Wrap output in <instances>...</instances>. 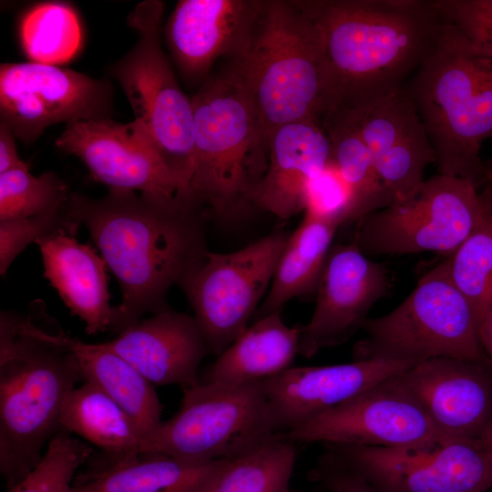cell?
Listing matches in <instances>:
<instances>
[{
  "mask_svg": "<svg viewBox=\"0 0 492 492\" xmlns=\"http://www.w3.org/2000/svg\"><path fill=\"white\" fill-rule=\"evenodd\" d=\"M25 54L31 62L60 66L71 60L82 45L75 9L63 2H44L30 8L19 29Z\"/></svg>",
  "mask_w": 492,
  "mask_h": 492,
  "instance_id": "4dcf8cb0",
  "label": "cell"
},
{
  "mask_svg": "<svg viewBox=\"0 0 492 492\" xmlns=\"http://www.w3.org/2000/svg\"><path fill=\"white\" fill-rule=\"evenodd\" d=\"M343 465L389 492H487L492 454L478 438L446 437L402 447L324 445Z\"/></svg>",
  "mask_w": 492,
  "mask_h": 492,
  "instance_id": "7c38bea8",
  "label": "cell"
},
{
  "mask_svg": "<svg viewBox=\"0 0 492 492\" xmlns=\"http://www.w3.org/2000/svg\"><path fill=\"white\" fill-rule=\"evenodd\" d=\"M331 160V144L321 122L285 124L270 135L267 170L254 195V207L281 220L304 210L307 187Z\"/></svg>",
  "mask_w": 492,
  "mask_h": 492,
  "instance_id": "7402d4cb",
  "label": "cell"
},
{
  "mask_svg": "<svg viewBox=\"0 0 492 492\" xmlns=\"http://www.w3.org/2000/svg\"><path fill=\"white\" fill-rule=\"evenodd\" d=\"M303 212L306 217L338 228L355 220L352 190L332 159L311 179L305 193Z\"/></svg>",
  "mask_w": 492,
  "mask_h": 492,
  "instance_id": "d590c367",
  "label": "cell"
},
{
  "mask_svg": "<svg viewBox=\"0 0 492 492\" xmlns=\"http://www.w3.org/2000/svg\"><path fill=\"white\" fill-rule=\"evenodd\" d=\"M332 116L346 118L357 125L395 202L418 191L425 181V168L436 163V158L427 131L403 89L361 113Z\"/></svg>",
  "mask_w": 492,
  "mask_h": 492,
  "instance_id": "ffe728a7",
  "label": "cell"
},
{
  "mask_svg": "<svg viewBox=\"0 0 492 492\" xmlns=\"http://www.w3.org/2000/svg\"><path fill=\"white\" fill-rule=\"evenodd\" d=\"M289 235L276 230L234 251H207L179 282L210 353L220 355L249 327Z\"/></svg>",
  "mask_w": 492,
  "mask_h": 492,
  "instance_id": "8fae6325",
  "label": "cell"
},
{
  "mask_svg": "<svg viewBox=\"0 0 492 492\" xmlns=\"http://www.w3.org/2000/svg\"><path fill=\"white\" fill-rule=\"evenodd\" d=\"M402 374V373H401ZM389 377L293 428V442L402 447L446 437L403 382Z\"/></svg>",
  "mask_w": 492,
  "mask_h": 492,
  "instance_id": "5bb4252c",
  "label": "cell"
},
{
  "mask_svg": "<svg viewBox=\"0 0 492 492\" xmlns=\"http://www.w3.org/2000/svg\"><path fill=\"white\" fill-rule=\"evenodd\" d=\"M298 492H327L325 489L324 491L323 490H316V489H312V490H304V491H298Z\"/></svg>",
  "mask_w": 492,
  "mask_h": 492,
  "instance_id": "7bdbcfd3",
  "label": "cell"
},
{
  "mask_svg": "<svg viewBox=\"0 0 492 492\" xmlns=\"http://www.w3.org/2000/svg\"><path fill=\"white\" fill-rule=\"evenodd\" d=\"M487 185L491 188L492 190V169H489V173H488V183Z\"/></svg>",
  "mask_w": 492,
  "mask_h": 492,
  "instance_id": "b9f144b4",
  "label": "cell"
},
{
  "mask_svg": "<svg viewBox=\"0 0 492 492\" xmlns=\"http://www.w3.org/2000/svg\"><path fill=\"white\" fill-rule=\"evenodd\" d=\"M301 327H291L282 312L259 318L200 376L199 382L241 385L264 382L292 368L299 354Z\"/></svg>",
  "mask_w": 492,
  "mask_h": 492,
  "instance_id": "cb8c5ba5",
  "label": "cell"
},
{
  "mask_svg": "<svg viewBox=\"0 0 492 492\" xmlns=\"http://www.w3.org/2000/svg\"><path fill=\"white\" fill-rule=\"evenodd\" d=\"M478 338L487 356L492 380V313L487 315L478 324Z\"/></svg>",
  "mask_w": 492,
  "mask_h": 492,
  "instance_id": "ab89813d",
  "label": "cell"
},
{
  "mask_svg": "<svg viewBox=\"0 0 492 492\" xmlns=\"http://www.w3.org/2000/svg\"><path fill=\"white\" fill-rule=\"evenodd\" d=\"M310 476L327 492H389L366 481L327 450L319 457Z\"/></svg>",
  "mask_w": 492,
  "mask_h": 492,
  "instance_id": "74e56055",
  "label": "cell"
},
{
  "mask_svg": "<svg viewBox=\"0 0 492 492\" xmlns=\"http://www.w3.org/2000/svg\"><path fill=\"white\" fill-rule=\"evenodd\" d=\"M387 289L385 267L370 260L355 242L332 247L315 291L313 315L301 326L299 354L311 358L349 339Z\"/></svg>",
  "mask_w": 492,
  "mask_h": 492,
  "instance_id": "2e32d148",
  "label": "cell"
},
{
  "mask_svg": "<svg viewBox=\"0 0 492 492\" xmlns=\"http://www.w3.org/2000/svg\"><path fill=\"white\" fill-rule=\"evenodd\" d=\"M56 336L75 356L82 378L116 401L135 421L144 439L159 427L162 405L159 396L153 384L130 363L103 343H87L61 329Z\"/></svg>",
  "mask_w": 492,
  "mask_h": 492,
  "instance_id": "d4e9b609",
  "label": "cell"
},
{
  "mask_svg": "<svg viewBox=\"0 0 492 492\" xmlns=\"http://www.w3.org/2000/svg\"><path fill=\"white\" fill-rule=\"evenodd\" d=\"M26 168H29V165L18 155L15 135L6 125L0 122V174Z\"/></svg>",
  "mask_w": 492,
  "mask_h": 492,
  "instance_id": "f35d334b",
  "label": "cell"
},
{
  "mask_svg": "<svg viewBox=\"0 0 492 492\" xmlns=\"http://www.w3.org/2000/svg\"><path fill=\"white\" fill-rule=\"evenodd\" d=\"M231 62L269 137L295 121L322 124L328 106L323 37L297 0H265L247 46Z\"/></svg>",
  "mask_w": 492,
  "mask_h": 492,
  "instance_id": "8992f818",
  "label": "cell"
},
{
  "mask_svg": "<svg viewBox=\"0 0 492 492\" xmlns=\"http://www.w3.org/2000/svg\"><path fill=\"white\" fill-rule=\"evenodd\" d=\"M164 3L146 0L128 16L138 39L109 71L118 80L135 119L151 135L170 170L189 190L193 168V106L161 46Z\"/></svg>",
  "mask_w": 492,
  "mask_h": 492,
  "instance_id": "ba28073f",
  "label": "cell"
},
{
  "mask_svg": "<svg viewBox=\"0 0 492 492\" xmlns=\"http://www.w3.org/2000/svg\"><path fill=\"white\" fill-rule=\"evenodd\" d=\"M414 364L371 359L333 365L292 367L262 382L273 430L285 436L302 423Z\"/></svg>",
  "mask_w": 492,
  "mask_h": 492,
  "instance_id": "e0dca14e",
  "label": "cell"
},
{
  "mask_svg": "<svg viewBox=\"0 0 492 492\" xmlns=\"http://www.w3.org/2000/svg\"><path fill=\"white\" fill-rule=\"evenodd\" d=\"M483 446L492 454V420L487 425L478 436Z\"/></svg>",
  "mask_w": 492,
  "mask_h": 492,
  "instance_id": "60d3db41",
  "label": "cell"
},
{
  "mask_svg": "<svg viewBox=\"0 0 492 492\" xmlns=\"http://www.w3.org/2000/svg\"><path fill=\"white\" fill-rule=\"evenodd\" d=\"M68 201V200H67ZM67 201L52 210L35 216L0 221V273L5 275L31 242L58 231L76 234L79 224L71 217Z\"/></svg>",
  "mask_w": 492,
  "mask_h": 492,
  "instance_id": "e575fe53",
  "label": "cell"
},
{
  "mask_svg": "<svg viewBox=\"0 0 492 492\" xmlns=\"http://www.w3.org/2000/svg\"><path fill=\"white\" fill-rule=\"evenodd\" d=\"M265 0H180L166 23L169 50L184 78L206 80L214 63L247 46Z\"/></svg>",
  "mask_w": 492,
  "mask_h": 492,
  "instance_id": "ac0fdd59",
  "label": "cell"
},
{
  "mask_svg": "<svg viewBox=\"0 0 492 492\" xmlns=\"http://www.w3.org/2000/svg\"><path fill=\"white\" fill-rule=\"evenodd\" d=\"M361 330L365 335L354 348V361L418 364L446 357L487 364L477 319L453 283L446 259L425 272L397 307L366 318Z\"/></svg>",
  "mask_w": 492,
  "mask_h": 492,
  "instance_id": "52a82bcc",
  "label": "cell"
},
{
  "mask_svg": "<svg viewBox=\"0 0 492 492\" xmlns=\"http://www.w3.org/2000/svg\"><path fill=\"white\" fill-rule=\"evenodd\" d=\"M487 200L486 187L479 192L466 179L437 173L410 199L361 219L354 242L365 255L435 251L448 257L476 228Z\"/></svg>",
  "mask_w": 492,
  "mask_h": 492,
  "instance_id": "30bf717a",
  "label": "cell"
},
{
  "mask_svg": "<svg viewBox=\"0 0 492 492\" xmlns=\"http://www.w3.org/2000/svg\"><path fill=\"white\" fill-rule=\"evenodd\" d=\"M83 379L71 351L31 317L2 313L0 473L7 489L37 465L60 429L68 394Z\"/></svg>",
  "mask_w": 492,
  "mask_h": 492,
  "instance_id": "3957f363",
  "label": "cell"
},
{
  "mask_svg": "<svg viewBox=\"0 0 492 492\" xmlns=\"http://www.w3.org/2000/svg\"><path fill=\"white\" fill-rule=\"evenodd\" d=\"M297 1L323 37V118L361 113L400 92L445 25L432 0Z\"/></svg>",
  "mask_w": 492,
  "mask_h": 492,
  "instance_id": "7a4b0ae2",
  "label": "cell"
},
{
  "mask_svg": "<svg viewBox=\"0 0 492 492\" xmlns=\"http://www.w3.org/2000/svg\"><path fill=\"white\" fill-rule=\"evenodd\" d=\"M432 4L476 56L492 63V0H432Z\"/></svg>",
  "mask_w": 492,
  "mask_h": 492,
  "instance_id": "8d00e7d4",
  "label": "cell"
},
{
  "mask_svg": "<svg viewBox=\"0 0 492 492\" xmlns=\"http://www.w3.org/2000/svg\"><path fill=\"white\" fill-rule=\"evenodd\" d=\"M338 227L304 216L289 235L257 319L282 312L293 298L315 292Z\"/></svg>",
  "mask_w": 492,
  "mask_h": 492,
  "instance_id": "83f0119b",
  "label": "cell"
},
{
  "mask_svg": "<svg viewBox=\"0 0 492 492\" xmlns=\"http://www.w3.org/2000/svg\"><path fill=\"white\" fill-rule=\"evenodd\" d=\"M295 442L276 436L220 465L194 492H291Z\"/></svg>",
  "mask_w": 492,
  "mask_h": 492,
  "instance_id": "f1b7e54d",
  "label": "cell"
},
{
  "mask_svg": "<svg viewBox=\"0 0 492 492\" xmlns=\"http://www.w3.org/2000/svg\"><path fill=\"white\" fill-rule=\"evenodd\" d=\"M403 91L427 131L438 173L485 188L489 169L480 150L492 138V63L476 56L457 29L445 23Z\"/></svg>",
  "mask_w": 492,
  "mask_h": 492,
  "instance_id": "277c9868",
  "label": "cell"
},
{
  "mask_svg": "<svg viewBox=\"0 0 492 492\" xmlns=\"http://www.w3.org/2000/svg\"><path fill=\"white\" fill-rule=\"evenodd\" d=\"M103 343L152 384H177L182 391L199 383L200 365L210 354L195 317L170 308L140 320Z\"/></svg>",
  "mask_w": 492,
  "mask_h": 492,
  "instance_id": "44dd1931",
  "label": "cell"
},
{
  "mask_svg": "<svg viewBox=\"0 0 492 492\" xmlns=\"http://www.w3.org/2000/svg\"><path fill=\"white\" fill-rule=\"evenodd\" d=\"M436 427L451 437L478 438L492 420L487 364L434 358L400 374Z\"/></svg>",
  "mask_w": 492,
  "mask_h": 492,
  "instance_id": "d6986e66",
  "label": "cell"
},
{
  "mask_svg": "<svg viewBox=\"0 0 492 492\" xmlns=\"http://www.w3.org/2000/svg\"><path fill=\"white\" fill-rule=\"evenodd\" d=\"M224 459L191 462L159 454L105 463L69 492H194Z\"/></svg>",
  "mask_w": 492,
  "mask_h": 492,
  "instance_id": "484cf974",
  "label": "cell"
},
{
  "mask_svg": "<svg viewBox=\"0 0 492 492\" xmlns=\"http://www.w3.org/2000/svg\"><path fill=\"white\" fill-rule=\"evenodd\" d=\"M193 168L189 193L206 215L231 223L255 209L268 167L269 140L248 94L226 69L191 97Z\"/></svg>",
  "mask_w": 492,
  "mask_h": 492,
  "instance_id": "5b68a950",
  "label": "cell"
},
{
  "mask_svg": "<svg viewBox=\"0 0 492 492\" xmlns=\"http://www.w3.org/2000/svg\"><path fill=\"white\" fill-rule=\"evenodd\" d=\"M91 454L88 444L59 431L37 465L8 492H69L77 468Z\"/></svg>",
  "mask_w": 492,
  "mask_h": 492,
  "instance_id": "836d02e7",
  "label": "cell"
},
{
  "mask_svg": "<svg viewBox=\"0 0 492 492\" xmlns=\"http://www.w3.org/2000/svg\"><path fill=\"white\" fill-rule=\"evenodd\" d=\"M262 382L220 385L199 382L183 391L179 411L142 442L140 455L191 462L236 457L276 436Z\"/></svg>",
  "mask_w": 492,
  "mask_h": 492,
  "instance_id": "9c48e42d",
  "label": "cell"
},
{
  "mask_svg": "<svg viewBox=\"0 0 492 492\" xmlns=\"http://www.w3.org/2000/svg\"><path fill=\"white\" fill-rule=\"evenodd\" d=\"M112 106L106 79L31 61L0 66V122L25 144L54 124L109 118Z\"/></svg>",
  "mask_w": 492,
  "mask_h": 492,
  "instance_id": "4fadbf2b",
  "label": "cell"
},
{
  "mask_svg": "<svg viewBox=\"0 0 492 492\" xmlns=\"http://www.w3.org/2000/svg\"><path fill=\"white\" fill-rule=\"evenodd\" d=\"M74 233L58 231L39 239L44 276L57 291L71 313L85 323L87 334L110 329L107 263L95 249L77 241Z\"/></svg>",
  "mask_w": 492,
  "mask_h": 492,
  "instance_id": "603a6c76",
  "label": "cell"
},
{
  "mask_svg": "<svg viewBox=\"0 0 492 492\" xmlns=\"http://www.w3.org/2000/svg\"><path fill=\"white\" fill-rule=\"evenodd\" d=\"M64 179L54 171L39 176L29 168L0 174V221L27 218L64 205L70 195Z\"/></svg>",
  "mask_w": 492,
  "mask_h": 492,
  "instance_id": "d6a6232c",
  "label": "cell"
},
{
  "mask_svg": "<svg viewBox=\"0 0 492 492\" xmlns=\"http://www.w3.org/2000/svg\"><path fill=\"white\" fill-rule=\"evenodd\" d=\"M60 429L98 447L114 463L140 455L143 436L131 416L95 384L85 381L65 400Z\"/></svg>",
  "mask_w": 492,
  "mask_h": 492,
  "instance_id": "4316f807",
  "label": "cell"
},
{
  "mask_svg": "<svg viewBox=\"0 0 492 492\" xmlns=\"http://www.w3.org/2000/svg\"><path fill=\"white\" fill-rule=\"evenodd\" d=\"M476 228L453 254L446 257L449 276L471 306L477 326L492 313V190Z\"/></svg>",
  "mask_w": 492,
  "mask_h": 492,
  "instance_id": "1f68e13d",
  "label": "cell"
},
{
  "mask_svg": "<svg viewBox=\"0 0 492 492\" xmlns=\"http://www.w3.org/2000/svg\"><path fill=\"white\" fill-rule=\"evenodd\" d=\"M322 126L330 140L331 159L352 190L355 220L395 203L357 125L346 118L332 116L324 118Z\"/></svg>",
  "mask_w": 492,
  "mask_h": 492,
  "instance_id": "f546056e",
  "label": "cell"
},
{
  "mask_svg": "<svg viewBox=\"0 0 492 492\" xmlns=\"http://www.w3.org/2000/svg\"><path fill=\"white\" fill-rule=\"evenodd\" d=\"M67 206L116 276L122 295L110 331L121 333L148 313L167 310L179 285L208 250L206 213L189 193L161 197L108 189L93 199L70 193Z\"/></svg>",
  "mask_w": 492,
  "mask_h": 492,
  "instance_id": "6da1fadb",
  "label": "cell"
},
{
  "mask_svg": "<svg viewBox=\"0 0 492 492\" xmlns=\"http://www.w3.org/2000/svg\"><path fill=\"white\" fill-rule=\"evenodd\" d=\"M55 143L78 158L93 179L108 189L161 197L189 193L166 164L149 132L136 119L128 123L110 118L76 121L66 125Z\"/></svg>",
  "mask_w": 492,
  "mask_h": 492,
  "instance_id": "9a60e30c",
  "label": "cell"
}]
</instances>
